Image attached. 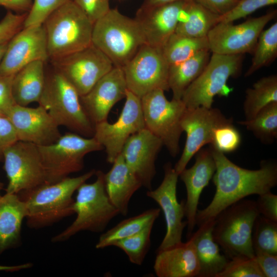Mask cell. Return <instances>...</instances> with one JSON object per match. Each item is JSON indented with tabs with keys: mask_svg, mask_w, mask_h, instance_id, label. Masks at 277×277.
<instances>
[{
	"mask_svg": "<svg viewBox=\"0 0 277 277\" xmlns=\"http://www.w3.org/2000/svg\"><path fill=\"white\" fill-rule=\"evenodd\" d=\"M8 43V42L0 45V62L1 60H2L4 56V55L6 52Z\"/></svg>",
	"mask_w": 277,
	"mask_h": 277,
	"instance_id": "52",
	"label": "cell"
},
{
	"mask_svg": "<svg viewBox=\"0 0 277 277\" xmlns=\"http://www.w3.org/2000/svg\"><path fill=\"white\" fill-rule=\"evenodd\" d=\"M4 169L8 180L6 193L17 194L46 183L37 145L17 141L3 152Z\"/></svg>",
	"mask_w": 277,
	"mask_h": 277,
	"instance_id": "14",
	"label": "cell"
},
{
	"mask_svg": "<svg viewBox=\"0 0 277 277\" xmlns=\"http://www.w3.org/2000/svg\"><path fill=\"white\" fill-rule=\"evenodd\" d=\"M126 101L117 120L94 125L93 136L105 149L107 161L112 164L132 134L145 128L141 98L127 90Z\"/></svg>",
	"mask_w": 277,
	"mask_h": 277,
	"instance_id": "15",
	"label": "cell"
},
{
	"mask_svg": "<svg viewBox=\"0 0 277 277\" xmlns=\"http://www.w3.org/2000/svg\"><path fill=\"white\" fill-rule=\"evenodd\" d=\"M169 68L161 48L145 44L122 69L128 90L141 98L155 90H169Z\"/></svg>",
	"mask_w": 277,
	"mask_h": 277,
	"instance_id": "11",
	"label": "cell"
},
{
	"mask_svg": "<svg viewBox=\"0 0 277 277\" xmlns=\"http://www.w3.org/2000/svg\"><path fill=\"white\" fill-rule=\"evenodd\" d=\"M153 225L139 232L114 242L112 246L122 250L129 261L135 265H141L149 250Z\"/></svg>",
	"mask_w": 277,
	"mask_h": 277,
	"instance_id": "37",
	"label": "cell"
},
{
	"mask_svg": "<svg viewBox=\"0 0 277 277\" xmlns=\"http://www.w3.org/2000/svg\"><path fill=\"white\" fill-rule=\"evenodd\" d=\"M31 264H27L24 265H22L19 266H13V267H4V266H0V270H6V271H17L18 270L26 268L28 267H30Z\"/></svg>",
	"mask_w": 277,
	"mask_h": 277,
	"instance_id": "51",
	"label": "cell"
},
{
	"mask_svg": "<svg viewBox=\"0 0 277 277\" xmlns=\"http://www.w3.org/2000/svg\"><path fill=\"white\" fill-rule=\"evenodd\" d=\"M251 239L254 253L277 254V222L259 214L254 223Z\"/></svg>",
	"mask_w": 277,
	"mask_h": 277,
	"instance_id": "36",
	"label": "cell"
},
{
	"mask_svg": "<svg viewBox=\"0 0 277 277\" xmlns=\"http://www.w3.org/2000/svg\"><path fill=\"white\" fill-rule=\"evenodd\" d=\"M17 141L12 124L7 117L0 111V161L3 160L4 151Z\"/></svg>",
	"mask_w": 277,
	"mask_h": 277,
	"instance_id": "45",
	"label": "cell"
},
{
	"mask_svg": "<svg viewBox=\"0 0 277 277\" xmlns=\"http://www.w3.org/2000/svg\"><path fill=\"white\" fill-rule=\"evenodd\" d=\"M69 1L71 0H34L24 27L42 25L51 13Z\"/></svg>",
	"mask_w": 277,
	"mask_h": 277,
	"instance_id": "40",
	"label": "cell"
},
{
	"mask_svg": "<svg viewBox=\"0 0 277 277\" xmlns=\"http://www.w3.org/2000/svg\"><path fill=\"white\" fill-rule=\"evenodd\" d=\"M141 100L145 128L162 141L172 156H176L183 132L181 122L187 109L185 104L182 100H168L161 89L148 93Z\"/></svg>",
	"mask_w": 277,
	"mask_h": 277,
	"instance_id": "10",
	"label": "cell"
},
{
	"mask_svg": "<svg viewBox=\"0 0 277 277\" xmlns=\"http://www.w3.org/2000/svg\"><path fill=\"white\" fill-rule=\"evenodd\" d=\"M107 195L119 214L126 215L129 202L142 184L126 164L121 154L112 163L110 170L104 174Z\"/></svg>",
	"mask_w": 277,
	"mask_h": 277,
	"instance_id": "25",
	"label": "cell"
},
{
	"mask_svg": "<svg viewBox=\"0 0 277 277\" xmlns=\"http://www.w3.org/2000/svg\"><path fill=\"white\" fill-rule=\"evenodd\" d=\"M276 15V10H274L237 25L218 23L207 36L209 50L226 55L253 53L260 33Z\"/></svg>",
	"mask_w": 277,
	"mask_h": 277,
	"instance_id": "13",
	"label": "cell"
},
{
	"mask_svg": "<svg viewBox=\"0 0 277 277\" xmlns=\"http://www.w3.org/2000/svg\"><path fill=\"white\" fill-rule=\"evenodd\" d=\"M277 102V76L262 77L246 90L244 111L246 120L252 119L263 108Z\"/></svg>",
	"mask_w": 277,
	"mask_h": 277,
	"instance_id": "32",
	"label": "cell"
},
{
	"mask_svg": "<svg viewBox=\"0 0 277 277\" xmlns=\"http://www.w3.org/2000/svg\"><path fill=\"white\" fill-rule=\"evenodd\" d=\"M253 132L263 143H271L277 136V102L263 108L249 120L238 122Z\"/></svg>",
	"mask_w": 277,
	"mask_h": 277,
	"instance_id": "35",
	"label": "cell"
},
{
	"mask_svg": "<svg viewBox=\"0 0 277 277\" xmlns=\"http://www.w3.org/2000/svg\"><path fill=\"white\" fill-rule=\"evenodd\" d=\"M44 167L46 182L53 184L77 172L84 167V159L103 147L94 137L67 132L54 143L37 146Z\"/></svg>",
	"mask_w": 277,
	"mask_h": 277,
	"instance_id": "8",
	"label": "cell"
},
{
	"mask_svg": "<svg viewBox=\"0 0 277 277\" xmlns=\"http://www.w3.org/2000/svg\"><path fill=\"white\" fill-rule=\"evenodd\" d=\"M161 212L160 208H151L134 216L126 219L102 234L95 248L103 249L112 246L117 241L140 232L146 227L153 225Z\"/></svg>",
	"mask_w": 277,
	"mask_h": 277,
	"instance_id": "31",
	"label": "cell"
},
{
	"mask_svg": "<svg viewBox=\"0 0 277 277\" xmlns=\"http://www.w3.org/2000/svg\"><path fill=\"white\" fill-rule=\"evenodd\" d=\"M216 277H265L254 257L238 256L228 260Z\"/></svg>",
	"mask_w": 277,
	"mask_h": 277,
	"instance_id": "38",
	"label": "cell"
},
{
	"mask_svg": "<svg viewBox=\"0 0 277 277\" xmlns=\"http://www.w3.org/2000/svg\"><path fill=\"white\" fill-rule=\"evenodd\" d=\"M259 214L255 201L242 199L216 216L212 235L227 257H254L252 232Z\"/></svg>",
	"mask_w": 277,
	"mask_h": 277,
	"instance_id": "7",
	"label": "cell"
},
{
	"mask_svg": "<svg viewBox=\"0 0 277 277\" xmlns=\"http://www.w3.org/2000/svg\"><path fill=\"white\" fill-rule=\"evenodd\" d=\"M51 62L53 68L73 85L80 96L88 93L114 67L111 60L92 44Z\"/></svg>",
	"mask_w": 277,
	"mask_h": 277,
	"instance_id": "12",
	"label": "cell"
},
{
	"mask_svg": "<svg viewBox=\"0 0 277 277\" xmlns=\"http://www.w3.org/2000/svg\"><path fill=\"white\" fill-rule=\"evenodd\" d=\"M163 180L155 189L148 190V197L156 202L162 210L166 224L165 235L157 251H160L182 242L184 228L187 221H183L185 216V201L179 203L176 195V187L179 174L170 163L164 166Z\"/></svg>",
	"mask_w": 277,
	"mask_h": 277,
	"instance_id": "17",
	"label": "cell"
},
{
	"mask_svg": "<svg viewBox=\"0 0 277 277\" xmlns=\"http://www.w3.org/2000/svg\"><path fill=\"white\" fill-rule=\"evenodd\" d=\"M161 49L169 66L185 61L201 51L209 50L207 37H192L175 32Z\"/></svg>",
	"mask_w": 277,
	"mask_h": 277,
	"instance_id": "33",
	"label": "cell"
},
{
	"mask_svg": "<svg viewBox=\"0 0 277 277\" xmlns=\"http://www.w3.org/2000/svg\"><path fill=\"white\" fill-rule=\"evenodd\" d=\"M95 172L92 169L78 176H68L53 184L45 183L17 193L27 207V226L32 229L44 228L74 214L72 195Z\"/></svg>",
	"mask_w": 277,
	"mask_h": 277,
	"instance_id": "2",
	"label": "cell"
},
{
	"mask_svg": "<svg viewBox=\"0 0 277 277\" xmlns=\"http://www.w3.org/2000/svg\"><path fill=\"white\" fill-rule=\"evenodd\" d=\"M241 142V137L232 122L222 124L215 129L210 147L223 153L236 150Z\"/></svg>",
	"mask_w": 277,
	"mask_h": 277,
	"instance_id": "39",
	"label": "cell"
},
{
	"mask_svg": "<svg viewBox=\"0 0 277 277\" xmlns=\"http://www.w3.org/2000/svg\"><path fill=\"white\" fill-rule=\"evenodd\" d=\"M232 122V118H227L216 108H187L181 122L183 131L186 133V141L182 155L173 167L176 173L179 175L186 168L203 146L211 144L215 128Z\"/></svg>",
	"mask_w": 277,
	"mask_h": 277,
	"instance_id": "16",
	"label": "cell"
},
{
	"mask_svg": "<svg viewBox=\"0 0 277 277\" xmlns=\"http://www.w3.org/2000/svg\"><path fill=\"white\" fill-rule=\"evenodd\" d=\"M194 165L185 168L179 175L184 183L187 192L185 201V216L187 219V238L193 232L200 195L208 185L216 170V165L211 149H200L195 154Z\"/></svg>",
	"mask_w": 277,
	"mask_h": 277,
	"instance_id": "23",
	"label": "cell"
},
{
	"mask_svg": "<svg viewBox=\"0 0 277 277\" xmlns=\"http://www.w3.org/2000/svg\"><path fill=\"white\" fill-rule=\"evenodd\" d=\"M183 0H145L142 4L144 6H155Z\"/></svg>",
	"mask_w": 277,
	"mask_h": 277,
	"instance_id": "50",
	"label": "cell"
},
{
	"mask_svg": "<svg viewBox=\"0 0 277 277\" xmlns=\"http://www.w3.org/2000/svg\"><path fill=\"white\" fill-rule=\"evenodd\" d=\"M45 63L42 61L33 62L14 75L12 93L15 104L27 106L38 102L45 83Z\"/></svg>",
	"mask_w": 277,
	"mask_h": 277,
	"instance_id": "28",
	"label": "cell"
},
{
	"mask_svg": "<svg viewBox=\"0 0 277 277\" xmlns=\"http://www.w3.org/2000/svg\"><path fill=\"white\" fill-rule=\"evenodd\" d=\"M254 258L265 277L277 276V254L256 251Z\"/></svg>",
	"mask_w": 277,
	"mask_h": 277,
	"instance_id": "46",
	"label": "cell"
},
{
	"mask_svg": "<svg viewBox=\"0 0 277 277\" xmlns=\"http://www.w3.org/2000/svg\"><path fill=\"white\" fill-rule=\"evenodd\" d=\"M94 24L110 9L109 0H72Z\"/></svg>",
	"mask_w": 277,
	"mask_h": 277,
	"instance_id": "43",
	"label": "cell"
},
{
	"mask_svg": "<svg viewBox=\"0 0 277 277\" xmlns=\"http://www.w3.org/2000/svg\"><path fill=\"white\" fill-rule=\"evenodd\" d=\"M32 0H0V6L19 13H28L32 5Z\"/></svg>",
	"mask_w": 277,
	"mask_h": 277,
	"instance_id": "49",
	"label": "cell"
},
{
	"mask_svg": "<svg viewBox=\"0 0 277 277\" xmlns=\"http://www.w3.org/2000/svg\"><path fill=\"white\" fill-rule=\"evenodd\" d=\"M4 188V184L0 182V199L2 197V195H1V191Z\"/></svg>",
	"mask_w": 277,
	"mask_h": 277,
	"instance_id": "53",
	"label": "cell"
},
{
	"mask_svg": "<svg viewBox=\"0 0 277 277\" xmlns=\"http://www.w3.org/2000/svg\"><path fill=\"white\" fill-rule=\"evenodd\" d=\"M3 113L12 124L18 141L47 145L62 135L58 125L39 105L31 108L15 104Z\"/></svg>",
	"mask_w": 277,
	"mask_h": 277,
	"instance_id": "19",
	"label": "cell"
},
{
	"mask_svg": "<svg viewBox=\"0 0 277 277\" xmlns=\"http://www.w3.org/2000/svg\"><path fill=\"white\" fill-rule=\"evenodd\" d=\"M157 251L153 269L158 277H197L200 265L192 238Z\"/></svg>",
	"mask_w": 277,
	"mask_h": 277,
	"instance_id": "24",
	"label": "cell"
},
{
	"mask_svg": "<svg viewBox=\"0 0 277 277\" xmlns=\"http://www.w3.org/2000/svg\"><path fill=\"white\" fill-rule=\"evenodd\" d=\"M242 60V54L212 53L203 71L183 94L181 100L186 107L211 108L216 95L228 96L232 89L227 86V81L238 75Z\"/></svg>",
	"mask_w": 277,
	"mask_h": 277,
	"instance_id": "9",
	"label": "cell"
},
{
	"mask_svg": "<svg viewBox=\"0 0 277 277\" xmlns=\"http://www.w3.org/2000/svg\"><path fill=\"white\" fill-rule=\"evenodd\" d=\"M214 222L198 227L190 236L193 240L200 265L197 277H216L228 261L226 256L221 253L219 246L213 239Z\"/></svg>",
	"mask_w": 277,
	"mask_h": 277,
	"instance_id": "27",
	"label": "cell"
},
{
	"mask_svg": "<svg viewBox=\"0 0 277 277\" xmlns=\"http://www.w3.org/2000/svg\"><path fill=\"white\" fill-rule=\"evenodd\" d=\"M43 25L50 61L83 49L92 44L93 24L72 0L51 13Z\"/></svg>",
	"mask_w": 277,
	"mask_h": 277,
	"instance_id": "3",
	"label": "cell"
},
{
	"mask_svg": "<svg viewBox=\"0 0 277 277\" xmlns=\"http://www.w3.org/2000/svg\"><path fill=\"white\" fill-rule=\"evenodd\" d=\"M38 103L58 126H64L85 137L93 136L94 125L83 108L79 94L54 68L49 73H46L44 89Z\"/></svg>",
	"mask_w": 277,
	"mask_h": 277,
	"instance_id": "5",
	"label": "cell"
},
{
	"mask_svg": "<svg viewBox=\"0 0 277 277\" xmlns=\"http://www.w3.org/2000/svg\"><path fill=\"white\" fill-rule=\"evenodd\" d=\"M49 60L45 28L42 25L24 27L8 42L0 62V76L14 75L27 65Z\"/></svg>",
	"mask_w": 277,
	"mask_h": 277,
	"instance_id": "18",
	"label": "cell"
},
{
	"mask_svg": "<svg viewBox=\"0 0 277 277\" xmlns=\"http://www.w3.org/2000/svg\"><path fill=\"white\" fill-rule=\"evenodd\" d=\"M28 214L17 194L6 193L0 199V254L21 244L23 221Z\"/></svg>",
	"mask_w": 277,
	"mask_h": 277,
	"instance_id": "26",
	"label": "cell"
},
{
	"mask_svg": "<svg viewBox=\"0 0 277 277\" xmlns=\"http://www.w3.org/2000/svg\"><path fill=\"white\" fill-rule=\"evenodd\" d=\"M209 50L201 51L189 58L169 66L168 83L172 98L181 100L187 87L200 75L210 58Z\"/></svg>",
	"mask_w": 277,
	"mask_h": 277,
	"instance_id": "30",
	"label": "cell"
},
{
	"mask_svg": "<svg viewBox=\"0 0 277 277\" xmlns=\"http://www.w3.org/2000/svg\"><path fill=\"white\" fill-rule=\"evenodd\" d=\"M186 1L155 6H141L134 18L142 30L146 44L162 48L175 32L180 12Z\"/></svg>",
	"mask_w": 277,
	"mask_h": 277,
	"instance_id": "22",
	"label": "cell"
},
{
	"mask_svg": "<svg viewBox=\"0 0 277 277\" xmlns=\"http://www.w3.org/2000/svg\"><path fill=\"white\" fill-rule=\"evenodd\" d=\"M104 173L96 171V180L92 183H83L77 189L73 204L76 217L61 233L53 236L52 243L62 242L82 231L101 232L110 222L119 214L106 191Z\"/></svg>",
	"mask_w": 277,
	"mask_h": 277,
	"instance_id": "6",
	"label": "cell"
},
{
	"mask_svg": "<svg viewBox=\"0 0 277 277\" xmlns=\"http://www.w3.org/2000/svg\"><path fill=\"white\" fill-rule=\"evenodd\" d=\"M276 3L277 0H240L230 11L220 16L219 22L232 23L247 16L261 8Z\"/></svg>",
	"mask_w": 277,
	"mask_h": 277,
	"instance_id": "41",
	"label": "cell"
},
{
	"mask_svg": "<svg viewBox=\"0 0 277 277\" xmlns=\"http://www.w3.org/2000/svg\"><path fill=\"white\" fill-rule=\"evenodd\" d=\"M220 16L194 0H186L180 12L175 33L192 37H207L219 22Z\"/></svg>",
	"mask_w": 277,
	"mask_h": 277,
	"instance_id": "29",
	"label": "cell"
},
{
	"mask_svg": "<svg viewBox=\"0 0 277 277\" xmlns=\"http://www.w3.org/2000/svg\"><path fill=\"white\" fill-rule=\"evenodd\" d=\"M128 90L122 68L113 67L86 94L80 96L82 105L95 125L107 120L115 104L125 98Z\"/></svg>",
	"mask_w": 277,
	"mask_h": 277,
	"instance_id": "21",
	"label": "cell"
},
{
	"mask_svg": "<svg viewBox=\"0 0 277 277\" xmlns=\"http://www.w3.org/2000/svg\"><path fill=\"white\" fill-rule=\"evenodd\" d=\"M27 13L14 14L9 11L0 22V45L9 41L24 28Z\"/></svg>",
	"mask_w": 277,
	"mask_h": 277,
	"instance_id": "42",
	"label": "cell"
},
{
	"mask_svg": "<svg viewBox=\"0 0 277 277\" xmlns=\"http://www.w3.org/2000/svg\"><path fill=\"white\" fill-rule=\"evenodd\" d=\"M92 44L111 60L114 67L123 68L145 41L135 18L110 9L94 23Z\"/></svg>",
	"mask_w": 277,
	"mask_h": 277,
	"instance_id": "4",
	"label": "cell"
},
{
	"mask_svg": "<svg viewBox=\"0 0 277 277\" xmlns=\"http://www.w3.org/2000/svg\"><path fill=\"white\" fill-rule=\"evenodd\" d=\"M251 64L245 76H249L271 63L277 56V23L260 33L254 49Z\"/></svg>",
	"mask_w": 277,
	"mask_h": 277,
	"instance_id": "34",
	"label": "cell"
},
{
	"mask_svg": "<svg viewBox=\"0 0 277 277\" xmlns=\"http://www.w3.org/2000/svg\"><path fill=\"white\" fill-rule=\"evenodd\" d=\"M211 12L224 15L230 11L240 0H194Z\"/></svg>",
	"mask_w": 277,
	"mask_h": 277,
	"instance_id": "48",
	"label": "cell"
},
{
	"mask_svg": "<svg viewBox=\"0 0 277 277\" xmlns=\"http://www.w3.org/2000/svg\"><path fill=\"white\" fill-rule=\"evenodd\" d=\"M260 215L277 222V195L271 191L259 195L255 201Z\"/></svg>",
	"mask_w": 277,
	"mask_h": 277,
	"instance_id": "44",
	"label": "cell"
},
{
	"mask_svg": "<svg viewBox=\"0 0 277 277\" xmlns=\"http://www.w3.org/2000/svg\"><path fill=\"white\" fill-rule=\"evenodd\" d=\"M13 77L0 76V111L3 113L15 104L12 93Z\"/></svg>",
	"mask_w": 277,
	"mask_h": 277,
	"instance_id": "47",
	"label": "cell"
},
{
	"mask_svg": "<svg viewBox=\"0 0 277 277\" xmlns=\"http://www.w3.org/2000/svg\"><path fill=\"white\" fill-rule=\"evenodd\" d=\"M210 148L216 165L212 176L216 190L210 203L197 211L195 222L198 227L213 222L222 211L233 204L252 194L271 191L277 184L274 161H262L259 169L249 170L237 166L224 153Z\"/></svg>",
	"mask_w": 277,
	"mask_h": 277,
	"instance_id": "1",
	"label": "cell"
},
{
	"mask_svg": "<svg viewBox=\"0 0 277 277\" xmlns=\"http://www.w3.org/2000/svg\"><path fill=\"white\" fill-rule=\"evenodd\" d=\"M163 144L146 128L131 135L121 154L142 186L152 189L156 174L155 161Z\"/></svg>",
	"mask_w": 277,
	"mask_h": 277,
	"instance_id": "20",
	"label": "cell"
}]
</instances>
